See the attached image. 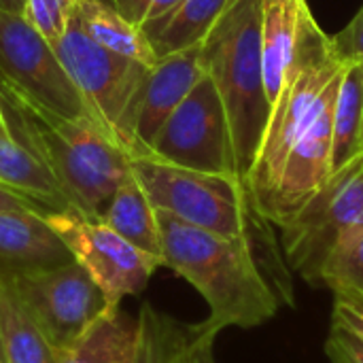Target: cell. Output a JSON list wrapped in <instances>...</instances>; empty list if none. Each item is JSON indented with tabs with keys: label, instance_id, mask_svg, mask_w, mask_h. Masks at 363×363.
<instances>
[{
	"label": "cell",
	"instance_id": "8992f818",
	"mask_svg": "<svg viewBox=\"0 0 363 363\" xmlns=\"http://www.w3.org/2000/svg\"><path fill=\"white\" fill-rule=\"evenodd\" d=\"M53 49L104 130L134 157V117L151 66L98 45L74 11Z\"/></svg>",
	"mask_w": 363,
	"mask_h": 363
},
{
	"label": "cell",
	"instance_id": "6da1fadb",
	"mask_svg": "<svg viewBox=\"0 0 363 363\" xmlns=\"http://www.w3.org/2000/svg\"><path fill=\"white\" fill-rule=\"evenodd\" d=\"M162 266L185 279L206 302L196 332L219 336L228 328L253 330L294 306V287L277 245L228 238L157 211Z\"/></svg>",
	"mask_w": 363,
	"mask_h": 363
},
{
	"label": "cell",
	"instance_id": "f546056e",
	"mask_svg": "<svg viewBox=\"0 0 363 363\" xmlns=\"http://www.w3.org/2000/svg\"><path fill=\"white\" fill-rule=\"evenodd\" d=\"M0 211H38V213H49L47 208H43L40 204H36L34 200L19 196L6 187L0 185Z\"/></svg>",
	"mask_w": 363,
	"mask_h": 363
},
{
	"label": "cell",
	"instance_id": "5bb4252c",
	"mask_svg": "<svg viewBox=\"0 0 363 363\" xmlns=\"http://www.w3.org/2000/svg\"><path fill=\"white\" fill-rule=\"evenodd\" d=\"M72 262L70 251L38 211H0V268L32 270Z\"/></svg>",
	"mask_w": 363,
	"mask_h": 363
},
{
	"label": "cell",
	"instance_id": "ba28073f",
	"mask_svg": "<svg viewBox=\"0 0 363 363\" xmlns=\"http://www.w3.org/2000/svg\"><path fill=\"white\" fill-rule=\"evenodd\" d=\"M4 272L55 353L77 342L113 306L74 259L32 270L4 268Z\"/></svg>",
	"mask_w": 363,
	"mask_h": 363
},
{
	"label": "cell",
	"instance_id": "44dd1931",
	"mask_svg": "<svg viewBox=\"0 0 363 363\" xmlns=\"http://www.w3.org/2000/svg\"><path fill=\"white\" fill-rule=\"evenodd\" d=\"M0 185L34 200L47 211L70 208L49 168L15 136L0 134Z\"/></svg>",
	"mask_w": 363,
	"mask_h": 363
},
{
	"label": "cell",
	"instance_id": "ac0fdd59",
	"mask_svg": "<svg viewBox=\"0 0 363 363\" xmlns=\"http://www.w3.org/2000/svg\"><path fill=\"white\" fill-rule=\"evenodd\" d=\"M74 13L79 17L81 28L89 38L98 45L136 60L145 66H155L157 55L145 34V30L132 23L128 17L119 13V9L108 0H77Z\"/></svg>",
	"mask_w": 363,
	"mask_h": 363
},
{
	"label": "cell",
	"instance_id": "e0dca14e",
	"mask_svg": "<svg viewBox=\"0 0 363 363\" xmlns=\"http://www.w3.org/2000/svg\"><path fill=\"white\" fill-rule=\"evenodd\" d=\"M230 0H181L170 13L145 26L157 60L200 45Z\"/></svg>",
	"mask_w": 363,
	"mask_h": 363
},
{
	"label": "cell",
	"instance_id": "277c9868",
	"mask_svg": "<svg viewBox=\"0 0 363 363\" xmlns=\"http://www.w3.org/2000/svg\"><path fill=\"white\" fill-rule=\"evenodd\" d=\"M342 66L345 64L334 53L332 38L319 28L308 2H304L291 64L270 108L257 157L245 179L255 211L270 196L289 151L313 121L323 89Z\"/></svg>",
	"mask_w": 363,
	"mask_h": 363
},
{
	"label": "cell",
	"instance_id": "9a60e30c",
	"mask_svg": "<svg viewBox=\"0 0 363 363\" xmlns=\"http://www.w3.org/2000/svg\"><path fill=\"white\" fill-rule=\"evenodd\" d=\"M136 342L138 315L113 304L77 342L57 353V363H134Z\"/></svg>",
	"mask_w": 363,
	"mask_h": 363
},
{
	"label": "cell",
	"instance_id": "ffe728a7",
	"mask_svg": "<svg viewBox=\"0 0 363 363\" xmlns=\"http://www.w3.org/2000/svg\"><path fill=\"white\" fill-rule=\"evenodd\" d=\"M100 219L128 242H132L136 249L162 262V234L157 208L151 204L147 191L143 189L134 172L115 191Z\"/></svg>",
	"mask_w": 363,
	"mask_h": 363
},
{
	"label": "cell",
	"instance_id": "7402d4cb",
	"mask_svg": "<svg viewBox=\"0 0 363 363\" xmlns=\"http://www.w3.org/2000/svg\"><path fill=\"white\" fill-rule=\"evenodd\" d=\"M187 334L189 328L177 323L172 317L145 302L138 311V342L134 363H174Z\"/></svg>",
	"mask_w": 363,
	"mask_h": 363
},
{
	"label": "cell",
	"instance_id": "cb8c5ba5",
	"mask_svg": "<svg viewBox=\"0 0 363 363\" xmlns=\"http://www.w3.org/2000/svg\"><path fill=\"white\" fill-rule=\"evenodd\" d=\"M77 0H26L23 17L51 43L55 45L74 11Z\"/></svg>",
	"mask_w": 363,
	"mask_h": 363
},
{
	"label": "cell",
	"instance_id": "4dcf8cb0",
	"mask_svg": "<svg viewBox=\"0 0 363 363\" xmlns=\"http://www.w3.org/2000/svg\"><path fill=\"white\" fill-rule=\"evenodd\" d=\"M26 0H0V9L9 13H23Z\"/></svg>",
	"mask_w": 363,
	"mask_h": 363
},
{
	"label": "cell",
	"instance_id": "7c38bea8",
	"mask_svg": "<svg viewBox=\"0 0 363 363\" xmlns=\"http://www.w3.org/2000/svg\"><path fill=\"white\" fill-rule=\"evenodd\" d=\"M345 66L323 89L313 121L289 151L270 196L257 208L270 225L281 228L294 219L332 177L334 106Z\"/></svg>",
	"mask_w": 363,
	"mask_h": 363
},
{
	"label": "cell",
	"instance_id": "4fadbf2b",
	"mask_svg": "<svg viewBox=\"0 0 363 363\" xmlns=\"http://www.w3.org/2000/svg\"><path fill=\"white\" fill-rule=\"evenodd\" d=\"M202 77L204 66L200 45L157 60V64L151 68L145 81L136 106L134 157L149 155V149L162 125L168 121V117L177 111V106L185 100V96Z\"/></svg>",
	"mask_w": 363,
	"mask_h": 363
},
{
	"label": "cell",
	"instance_id": "30bf717a",
	"mask_svg": "<svg viewBox=\"0 0 363 363\" xmlns=\"http://www.w3.org/2000/svg\"><path fill=\"white\" fill-rule=\"evenodd\" d=\"M0 81L17 87L34 102L57 115L70 119H85L98 123L104 130L91 106L85 102V98L72 83L53 45L21 13H9L2 9Z\"/></svg>",
	"mask_w": 363,
	"mask_h": 363
},
{
	"label": "cell",
	"instance_id": "d6a6232c",
	"mask_svg": "<svg viewBox=\"0 0 363 363\" xmlns=\"http://www.w3.org/2000/svg\"><path fill=\"white\" fill-rule=\"evenodd\" d=\"M0 363H4V359H2V357H0Z\"/></svg>",
	"mask_w": 363,
	"mask_h": 363
},
{
	"label": "cell",
	"instance_id": "836d02e7",
	"mask_svg": "<svg viewBox=\"0 0 363 363\" xmlns=\"http://www.w3.org/2000/svg\"><path fill=\"white\" fill-rule=\"evenodd\" d=\"M0 357H2V353H0Z\"/></svg>",
	"mask_w": 363,
	"mask_h": 363
},
{
	"label": "cell",
	"instance_id": "1f68e13d",
	"mask_svg": "<svg viewBox=\"0 0 363 363\" xmlns=\"http://www.w3.org/2000/svg\"><path fill=\"white\" fill-rule=\"evenodd\" d=\"M0 134H4V136H13V134H11V128H9V121H6V115H4L2 104H0Z\"/></svg>",
	"mask_w": 363,
	"mask_h": 363
},
{
	"label": "cell",
	"instance_id": "8fae6325",
	"mask_svg": "<svg viewBox=\"0 0 363 363\" xmlns=\"http://www.w3.org/2000/svg\"><path fill=\"white\" fill-rule=\"evenodd\" d=\"M47 223L62 238L72 259L96 281L111 304L147 289L160 259L136 249L102 219L74 208L45 213Z\"/></svg>",
	"mask_w": 363,
	"mask_h": 363
},
{
	"label": "cell",
	"instance_id": "52a82bcc",
	"mask_svg": "<svg viewBox=\"0 0 363 363\" xmlns=\"http://www.w3.org/2000/svg\"><path fill=\"white\" fill-rule=\"evenodd\" d=\"M363 228V153L332 172L323 189L285 225L281 249L291 270L321 287L330 257Z\"/></svg>",
	"mask_w": 363,
	"mask_h": 363
},
{
	"label": "cell",
	"instance_id": "4316f807",
	"mask_svg": "<svg viewBox=\"0 0 363 363\" xmlns=\"http://www.w3.org/2000/svg\"><path fill=\"white\" fill-rule=\"evenodd\" d=\"M123 17H128L132 23L145 28L151 21L164 17L170 13L181 0H111Z\"/></svg>",
	"mask_w": 363,
	"mask_h": 363
},
{
	"label": "cell",
	"instance_id": "d4e9b609",
	"mask_svg": "<svg viewBox=\"0 0 363 363\" xmlns=\"http://www.w3.org/2000/svg\"><path fill=\"white\" fill-rule=\"evenodd\" d=\"M334 294V313L332 325L342 328L363 340V294L355 289H332Z\"/></svg>",
	"mask_w": 363,
	"mask_h": 363
},
{
	"label": "cell",
	"instance_id": "603a6c76",
	"mask_svg": "<svg viewBox=\"0 0 363 363\" xmlns=\"http://www.w3.org/2000/svg\"><path fill=\"white\" fill-rule=\"evenodd\" d=\"M321 287H347L363 294V228L330 257L321 274Z\"/></svg>",
	"mask_w": 363,
	"mask_h": 363
},
{
	"label": "cell",
	"instance_id": "83f0119b",
	"mask_svg": "<svg viewBox=\"0 0 363 363\" xmlns=\"http://www.w3.org/2000/svg\"><path fill=\"white\" fill-rule=\"evenodd\" d=\"M325 355L330 363H363V340L342 328L332 325L325 340Z\"/></svg>",
	"mask_w": 363,
	"mask_h": 363
},
{
	"label": "cell",
	"instance_id": "d6986e66",
	"mask_svg": "<svg viewBox=\"0 0 363 363\" xmlns=\"http://www.w3.org/2000/svg\"><path fill=\"white\" fill-rule=\"evenodd\" d=\"M0 353L4 363H57V353L0 268Z\"/></svg>",
	"mask_w": 363,
	"mask_h": 363
},
{
	"label": "cell",
	"instance_id": "5b68a950",
	"mask_svg": "<svg viewBox=\"0 0 363 363\" xmlns=\"http://www.w3.org/2000/svg\"><path fill=\"white\" fill-rule=\"evenodd\" d=\"M132 172L157 211L228 238L277 245L270 223L255 211L238 177L189 170L153 157H132Z\"/></svg>",
	"mask_w": 363,
	"mask_h": 363
},
{
	"label": "cell",
	"instance_id": "484cf974",
	"mask_svg": "<svg viewBox=\"0 0 363 363\" xmlns=\"http://www.w3.org/2000/svg\"><path fill=\"white\" fill-rule=\"evenodd\" d=\"M332 47L336 57L342 64H355L363 62V6L357 11V15L342 28L334 38Z\"/></svg>",
	"mask_w": 363,
	"mask_h": 363
},
{
	"label": "cell",
	"instance_id": "3957f363",
	"mask_svg": "<svg viewBox=\"0 0 363 363\" xmlns=\"http://www.w3.org/2000/svg\"><path fill=\"white\" fill-rule=\"evenodd\" d=\"M200 55L204 72L221 94L245 183L272 108L262 70V0H230L200 43Z\"/></svg>",
	"mask_w": 363,
	"mask_h": 363
},
{
	"label": "cell",
	"instance_id": "7a4b0ae2",
	"mask_svg": "<svg viewBox=\"0 0 363 363\" xmlns=\"http://www.w3.org/2000/svg\"><path fill=\"white\" fill-rule=\"evenodd\" d=\"M0 104L11 134L49 168L70 208L100 219L132 174V155L98 123L57 115L4 81Z\"/></svg>",
	"mask_w": 363,
	"mask_h": 363
},
{
	"label": "cell",
	"instance_id": "2e32d148",
	"mask_svg": "<svg viewBox=\"0 0 363 363\" xmlns=\"http://www.w3.org/2000/svg\"><path fill=\"white\" fill-rule=\"evenodd\" d=\"M304 2L306 0H262V70L270 106L283 87L294 57Z\"/></svg>",
	"mask_w": 363,
	"mask_h": 363
},
{
	"label": "cell",
	"instance_id": "f1b7e54d",
	"mask_svg": "<svg viewBox=\"0 0 363 363\" xmlns=\"http://www.w3.org/2000/svg\"><path fill=\"white\" fill-rule=\"evenodd\" d=\"M215 340H217L215 336L200 334L191 325L187 340L174 363H219L215 355Z\"/></svg>",
	"mask_w": 363,
	"mask_h": 363
},
{
	"label": "cell",
	"instance_id": "9c48e42d",
	"mask_svg": "<svg viewBox=\"0 0 363 363\" xmlns=\"http://www.w3.org/2000/svg\"><path fill=\"white\" fill-rule=\"evenodd\" d=\"M145 157L240 179L228 113L206 72L162 125Z\"/></svg>",
	"mask_w": 363,
	"mask_h": 363
}]
</instances>
